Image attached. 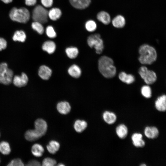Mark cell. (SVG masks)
Returning <instances> with one entry per match:
<instances>
[{
	"instance_id": "obj_1",
	"label": "cell",
	"mask_w": 166,
	"mask_h": 166,
	"mask_svg": "<svg viewBox=\"0 0 166 166\" xmlns=\"http://www.w3.org/2000/svg\"><path fill=\"white\" fill-rule=\"evenodd\" d=\"M34 127V129L29 130L25 133V138L28 141H34L39 139L45 134L47 128L46 122L42 119L35 121Z\"/></svg>"
},
{
	"instance_id": "obj_2",
	"label": "cell",
	"mask_w": 166,
	"mask_h": 166,
	"mask_svg": "<svg viewBox=\"0 0 166 166\" xmlns=\"http://www.w3.org/2000/svg\"><path fill=\"white\" fill-rule=\"evenodd\" d=\"M98 66L99 71L105 77L111 78L115 76L116 68L110 58L106 56L101 57L98 60Z\"/></svg>"
},
{
	"instance_id": "obj_3",
	"label": "cell",
	"mask_w": 166,
	"mask_h": 166,
	"mask_svg": "<svg viewBox=\"0 0 166 166\" xmlns=\"http://www.w3.org/2000/svg\"><path fill=\"white\" fill-rule=\"evenodd\" d=\"M139 52L140 55L139 60L143 64H151L156 59L157 53L155 49L148 44H144L140 46Z\"/></svg>"
},
{
	"instance_id": "obj_4",
	"label": "cell",
	"mask_w": 166,
	"mask_h": 166,
	"mask_svg": "<svg viewBox=\"0 0 166 166\" xmlns=\"http://www.w3.org/2000/svg\"><path fill=\"white\" fill-rule=\"evenodd\" d=\"M9 15L12 20L23 23H27L30 18L29 11L24 7L19 8L13 7L10 10Z\"/></svg>"
},
{
	"instance_id": "obj_5",
	"label": "cell",
	"mask_w": 166,
	"mask_h": 166,
	"mask_svg": "<svg viewBox=\"0 0 166 166\" xmlns=\"http://www.w3.org/2000/svg\"><path fill=\"white\" fill-rule=\"evenodd\" d=\"M48 18V11L42 6H37L33 10L32 18L34 21L45 24L47 22Z\"/></svg>"
},
{
	"instance_id": "obj_6",
	"label": "cell",
	"mask_w": 166,
	"mask_h": 166,
	"mask_svg": "<svg viewBox=\"0 0 166 166\" xmlns=\"http://www.w3.org/2000/svg\"><path fill=\"white\" fill-rule=\"evenodd\" d=\"M87 42L90 47L94 48L96 53H101L104 46L103 41L99 34L96 33L89 35L88 38Z\"/></svg>"
},
{
	"instance_id": "obj_7",
	"label": "cell",
	"mask_w": 166,
	"mask_h": 166,
	"mask_svg": "<svg viewBox=\"0 0 166 166\" xmlns=\"http://www.w3.org/2000/svg\"><path fill=\"white\" fill-rule=\"evenodd\" d=\"M13 72L8 67L5 62L0 64V83L5 85L10 84L12 81Z\"/></svg>"
},
{
	"instance_id": "obj_8",
	"label": "cell",
	"mask_w": 166,
	"mask_h": 166,
	"mask_svg": "<svg viewBox=\"0 0 166 166\" xmlns=\"http://www.w3.org/2000/svg\"><path fill=\"white\" fill-rule=\"evenodd\" d=\"M139 73L147 84H152L156 80V73L153 71L148 70L145 66H142L139 69Z\"/></svg>"
},
{
	"instance_id": "obj_9",
	"label": "cell",
	"mask_w": 166,
	"mask_h": 166,
	"mask_svg": "<svg viewBox=\"0 0 166 166\" xmlns=\"http://www.w3.org/2000/svg\"><path fill=\"white\" fill-rule=\"evenodd\" d=\"M28 81V79L27 75L24 73H22L21 76H15L13 78L12 81L15 85L21 87L26 85Z\"/></svg>"
},
{
	"instance_id": "obj_10",
	"label": "cell",
	"mask_w": 166,
	"mask_h": 166,
	"mask_svg": "<svg viewBox=\"0 0 166 166\" xmlns=\"http://www.w3.org/2000/svg\"><path fill=\"white\" fill-rule=\"evenodd\" d=\"M69 1L74 8L82 10L89 6L91 3V0H69Z\"/></svg>"
},
{
	"instance_id": "obj_11",
	"label": "cell",
	"mask_w": 166,
	"mask_h": 166,
	"mask_svg": "<svg viewBox=\"0 0 166 166\" xmlns=\"http://www.w3.org/2000/svg\"><path fill=\"white\" fill-rule=\"evenodd\" d=\"M144 132L145 136L149 139H155L159 135V131L155 126H147L145 128Z\"/></svg>"
},
{
	"instance_id": "obj_12",
	"label": "cell",
	"mask_w": 166,
	"mask_h": 166,
	"mask_svg": "<svg viewBox=\"0 0 166 166\" xmlns=\"http://www.w3.org/2000/svg\"><path fill=\"white\" fill-rule=\"evenodd\" d=\"M156 109L160 112H164L166 110V96L163 95L157 98L155 102Z\"/></svg>"
},
{
	"instance_id": "obj_13",
	"label": "cell",
	"mask_w": 166,
	"mask_h": 166,
	"mask_svg": "<svg viewBox=\"0 0 166 166\" xmlns=\"http://www.w3.org/2000/svg\"><path fill=\"white\" fill-rule=\"evenodd\" d=\"M52 73V70L48 66L42 65L41 66L38 70V75L42 79L48 80L50 77Z\"/></svg>"
},
{
	"instance_id": "obj_14",
	"label": "cell",
	"mask_w": 166,
	"mask_h": 166,
	"mask_svg": "<svg viewBox=\"0 0 166 166\" xmlns=\"http://www.w3.org/2000/svg\"><path fill=\"white\" fill-rule=\"evenodd\" d=\"M102 116L104 121L109 124H112L114 123L117 120V117L116 114L109 111H105L103 114Z\"/></svg>"
},
{
	"instance_id": "obj_15",
	"label": "cell",
	"mask_w": 166,
	"mask_h": 166,
	"mask_svg": "<svg viewBox=\"0 0 166 166\" xmlns=\"http://www.w3.org/2000/svg\"><path fill=\"white\" fill-rule=\"evenodd\" d=\"M112 23L113 26L117 28H121L125 26L126 20L124 17L121 15L116 16L112 19Z\"/></svg>"
},
{
	"instance_id": "obj_16",
	"label": "cell",
	"mask_w": 166,
	"mask_h": 166,
	"mask_svg": "<svg viewBox=\"0 0 166 166\" xmlns=\"http://www.w3.org/2000/svg\"><path fill=\"white\" fill-rule=\"evenodd\" d=\"M97 19L104 25H107L110 23L111 18L110 14L106 11L99 12L97 16Z\"/></svg>"
},
{
	"instance_id": "obj_17",
	"label": "cell",
	"mask_w": 166,
	"mask_h": 166,
	"mask_svg": "<svg viewBox=\"0 0 166 166\" xmlns=\"http://www.w3.org/2000/svg\"><path fill=\"white\" fill-rule=\"evenodd\" d=\"M57 109L58 112L62 114H66L71 110V106L69 103L66 101H61L57 105Z\"/></svg>"
},
{
	"instance_id": "obj_18",
	"label": "cell",
	"mask_w": 166,
	"mask_h": 166,
	"mask_svg": "<svg viewBox=\"0 0 166 166\" xmlns=\"http://www.w3.org/2000/svg\"><path fill=\"white\" fill-rule=\"evenodd\" d=\"M127 127L124 124L118 125L116 129V132L118 136L121 139L125 138L128 134Z\"/></svg>"
},
{
	"instance_id": "obj_19",
	"label": "cell",
	"mask_w": 166,
	"mask_h": 166,
	"mask_svg": "<svg viewBox=\"0 0 166 166\" xmlns=\"http://www.w3.org/2000/svg\"><path fill=\"white\" fill-rule=\"evenodd\" d=\"M61 11L58 8H53L48 11V18L52 21L57 20L61 17Z\"/></svg>"
},
{
	"instance_id": "obj_20",
	"label": "cell",
	"mask_w": 166,
	"mask_h": 166,
	"mask_svg": "<svg viewBox=\"0 0 166 166\" xmlns=\"http://www.w3.org/2000/svg\"><path fill=\"white\" fill-rule=\"evenodd\" d=\"M42 48L43 50L51 54L55 51L56 45L55 42L53 41L50 40L47 41L43 43Z\"/></svg>"
},
{
	"instance_id": "obj_21",
	"label": "cell",
	"mask_w": 166,
	"mask_h": 166,
	"mask_svg": "<svg viewBox=\"0 0 166 166\" xmlns=\"http://www.w3.org/2000/svg\"><path fill=\"white\" fill-rule=\"evenodd\" d=\"M119 79L123 82L127 84H130L135 81L133 76L130 74H127L125 72H122L119 75Z\"/></svg>"
},
{
	"instance_id": "obj_22",
	"label": "cell",
	"mask_w": 166,
	"mask_h": 166,
	"mask_svg": "<svg viewBox=\"0 0 166 166\" xmlns=\"http://www.w3.org/2000/svg\"><path fill=\"white\" fill-rule=\"evenodd\" d=\"M87 126L86 121L84 120H77L74 124V128L75 131L78 132H81L84 130Z\"/></svg>"
},
{
	"instance_id": "obj_23",
	"label": "cell",
	"mask_w": 166,
	"mask_h": 166,
	"mask_svg": "<svg viewBox=\"0 0 166 166\" xmlns=\"http://www.w3.org/2000/svg\"><path fill=\"white\" fill-rule=\"evenodd\" d=\"M44 151L42 145L38 144H34L31 148V152L33 155L36 157L41 156Z\"/></svg>"
},
{
	"instance_id": "obj_24",
	"label": "cell",
	"mask_w": 166,
	"mask_h": 166,
	"mask_svg": "<svg viewBox=\"0 0 166 166\" xmlns=\"http://www.w3.org/2000/svg\"><path fill=\"white\" fill-rule=\"evenodd\" d=\"M68 72L72 77L77 78L79 77L81 74V70L80 67L77 65H73L68 69Z\"/></svg>"
},
{
	"instance_id": "obj_25",
	"label": "cell",
	"mask_w": 166,
	"mask_h": 166,
	"mask_svg": "<svg viewBox=\"0 0 166 166\" xmlns=\"http://www.w3.org/2000/svg\"><path fill=\"white\" fill-rule=\"evenodd\" d=\"M60 147V144L58 142L52 140L49 142V144L46 146V148L50 153L54 154L58 150Z\"/></svg>"
},
{
	"instance_id": "obj_26",
	"label": "cell",
	"mask_w": 166,
	"mask_h": 166,
	"mask_svg": "<svg viewBox=\"0 0 166 166\" xmlns=\"http://www.w3.org/2000/svg\"><path fill=\"white\" fill-rule=\"evenodd\" d=\"M26 38V35L23 30H17L15 32L13 36L12 39L14 41L24 42Z\"/></svg>"
},
{
	"instance_id": "obj_27",
	"label": "cell",
	"mask_w": 166,
	"mask_h": 166,
	"mask_svg": "<svg viewBox=\"0 0 166 166\" xmlns=\"http://www.w3.org/2000/svg\"><path fill=\"white\" fill-rule=\"evenodd\" d=\"M65 52L68 57L71 59L75 58L78 53V49L73 47L67 48L65 49Z\"/></svg>"
},
{
	"instance_id": "obj_28",
	"label": "cell",
	"mask_w": 166,
	"mask_h": 166,
	"mask_svg": "<svg viewBox=\"0 0 166 166\" xmlns=\"http://www.w3.org/2000/svg\"><path fill=\"white\" fill-rule=\"evenodd\" d=\"M11 151L9 144L7 142L3 141L0 143V152L3 155L9 154Z\"/></svg>"
},
{
	"instance_id": "obj_29",
	"label": "cell",
	"mask_w": 166,
	"mask_h": 166,
	"mask_svg": "<svg viewBox=\"0 0 166 166\" xmlns=\"http://www.w3.org/2000/svg\"><path fill=\"white\" fill-rule=\"evenodd\" d=\"M42 24L37 21H34L31 24L32 29L40 34H42L44 31V29Z\"/></svg>"
},
{
	"instance_id": "obj_30",
	"label": "cell",
	"mask_w": 166,
	"mask_h": 166,
	"mask_svg": "<svg viewBox=\"0 0 166 166\" xmlns=\"http://www.w3.org/2000/svg\"><path fill=\"white\" fill-rule=\"evenodd\" d=\"M85 27L87 31L89 32H93L97 29V24L94 20H89L85 22Z\"/></svg>"
},
{
	"instance_id": "obj_31",
	"label": "cell",
	"mask_w": 166,
	"mask_h": 166,
	"mask_svg": "<svg viewBox=\"0 0 166 166\" xmlns=\"http://www.w3.org/2000/svg\"><path fill=\"white\" fill-rule=\"evenodd\" d=\"M141 93L145 97L149 98L152 96V91L150 87L148 85L143 86L141 89Z\"/></svg>"
},
{
	"instance_id": "obj_32",
	"label": "cell",
	"mask_w": 166,
	"mask_h": 166,
	"mask_svg": "<svg viewBox=\"0 0 166 166\" xmlns=\"http://www.w3.org/2000/svg\"><path fill=\"white\" fill-rule=\"evenodd\" d=\"M45 33L47 36L50 38H54L57 36L56 33L52 26H48L46 27Z\"/></svg>"
},
{
	"instance_id": "obj_33",
	"label": "cell",
	"mask_w": 166,
	"mask_h": 166,
	"mask_svg": "<svg viewBox=\"0 0 166 166\" xmlns=\"http://www.w3.org/2000/svg\"><path fill=\"white\" fill-rule=\"evenodd\" d=\"M56 164L57 162L55 160L47 157L43 160L42 164L43 166H53L55 165Z\"/></svg>"
},
{
	"instance_id": "obj_34",
	"label": "cell",
	"mask_w": 166,
	"mask_h": 166,
	"mask_svg": "<svg viewBox=\"0 0 166 166\" xmlns=\"http://www.w3.org/2000/svg\"><path fill=\"white\" fill-rule=\"evenodd\" d=\"M143 136L141 133H135L131 136V139L132 143L138 142L142 139Z\"/></svg>"
},
{
	"instance_id": "obj_35",
	"label": "cell",
	"mask_w": 166,
	"mask_h": 166,
	"mask_svg": "<svg viewBox=\"0 0 166 166\" xmlns=\"http://www.w3.org/2000/svg\"><path fill=\"white\" fill-rule=\"evenodd\" d=\"M7 165L9 166H23L24 165V164L20 159L18 158L11 160Z\"/></svg>"
},
{
	"instance_id": "obj_36",
	"label": "cell",
	"mask_w": 166,
	"mask_h": 166,
	"mask_svg": "<svg viewBox=\"0 0 166 166\" xmlns=\"http://www.w3.org/2000/svg\"><path fill=\"white\" fill-rule=\"evenodd\" d=\"M41 3L44 7L49 8L53 3V0H41Z\"/></svg>"
},
{
	"instance_id": "obj_37",
	"label": "cell",
	"mask_w": 166,
	"mask_h": 166,
	"mask_svg": "<svg viewBox=\"0 0 166 166\" xmlns=\"http://www.w3.org/2000/svg\"><path fill=\"white\" fill-rule=\"evenodd\" d=\"M7 44V42L4 38H0V51L5 49L6 47Z\"/></svg>"
},
{
	"instance_id": "obj_38",
	"label": "cell",
	"mask_w": 166,
	"mask_h": 166,
	"mask_svg": "<svg viewBox=\"0 0 166 166\" xmlns=\"http://www.w3.org/2000/svg\"><path fill=\"white\" fill-rule=\"evenodd\" d=\"M40 165H41V164L39 162L35 160H31L26 165L27 166H40Z\"/></svg>"
},
{
	"instance_id": "obj_39",
	"label": "cell",
	"mask_w": 166,
	"mask_h": 166,
	"mask_svg": "<svg viewBox=\"0 0 166 166\" xmlns=\"http://www.w3.org/2000/svg\"><path fill=\"white\" fill-rule=\"evenodd\" d=\"M37 0H25V3L28 6H33L37 2Z\"/></svg>"
},
{
	"instance_id": "obj_40",
	"label": "cell",
	"mask_w": 166,
	"mask_h": 166,
	"mask_svg": "<svg viewBox=\"0 0 166 166\" xmlns=\"http://www.w3.org/2000/svg\"><path fill=\"white\" fill-rule=\"evenodd\" d=\"M4 3L8 4L11 2L13 0H1Z\"/></svg>"
},
{
	"instance_id": "obj_41",
	"label": "cell",
	"mask_w": 166,
	"mask_h": 166,
	"mask_svg": "<svg viewBox=\"0 0 166 166\" xmlns=\"http://www.w3.org/2000/svg\"><path fill=\"white\" fill-rule=\"evenodd\" d=\"M140 166H145L146 165L145 164H142L140 165Z\"/></svg>"
},
{
	"instance_id": "obj_42",
	"label": "cell",
	"mask_w": 166,
	"mask_h": 166,
	"mask_svg": "<svg viewBox=\"0 0 166 166\" xmlns=\"http://www.w3.org/2000/svg\"><path fill=\"white\" fill-rule=\"evenodd\" d=\"M58 165L59 166H64V165L62 164H59Z\"/></svg>"
}]
</instances>
